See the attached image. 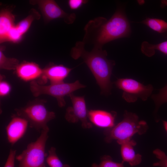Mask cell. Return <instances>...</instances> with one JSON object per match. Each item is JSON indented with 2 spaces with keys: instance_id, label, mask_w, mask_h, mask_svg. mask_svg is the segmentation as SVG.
<instances>
[{
  "instance_id": "7402d4cb",
  "label": "cell",
  "mask_w": 167,
  "mask_h": 167,
  "mask_svg": "<svg viewBox=\"0 0 167 167\" xmlns=\"http://www.w3.org/2000/svg\"><path fill=\"white\" fill-rule=\"evenodd\" d=\"M124 162L117 163L113 161L112 158L109 155H104L101 159V162L97 164L93 163L92 167H124Z\"/></svg>"
},
{
  "instance_id": "7c38bea8",
  "label": "cell",
  "mask_w": 167,
  "mask_h": 167,
  "mask_svg": "<svg viewBox=\"0 0 167 167\" xmlns=\"http://www.w3.org/2000/svg\"><path fill=\"white\" fill-rule=\"evenodd\" d=\"M73 68L67 67L63 65L50 64L42 69V76L50 81V84L64 82Z\"/></svg>"
},
{
  "instance_id": "5b68a950",
  "label": "cell",
  "mask_w": 167,
  "mask_h": 167,
  "mask_svg": "<svg viewBox=\"0 0 167 167\" xmlns=\"http://www.w3.org/2000/svg\"><path fill=\"white\" fill-rule=\"evenodd\" d=\"M49 131V128L42 130L35 141L28 144L21 153L16 156L18 167H46L45 160L48 154L45 148Z\"/></svg>"
},
{
  "instance_id": "5bb4252c",
  "label": "cell",
  "mask_w": 167,
  "mask_h": 167,
  "mask_svg": "<svg viewBox=\"0 0 167 167\" xmlns=\"http://www.w3.org/2000/svg\"><path fill=\"white\" fill-rule=\"evenodd\" d=\"M136 144L135 140L130 139L123 142L121 145V154L122 161L127 162L131 166L139 164L142 161V156L136 154L134 147Z\"/></svg>"
},
{
  "instance_id": "44dd1931",
  "label": "cell",
  "mask_w": 167,
  "mask_h": 167,
  "mask_svg": "<svg viewBox=\"0 0 167 167\" xmlns=\"http://www.w3.org/2000/svg\"><path fill=\"white\" fill-rule=\"evenodd\" d=\"M152 98L155 104V112L163 104L167 102V85L160 90L159 92L153 95Z\"/></svg>"
},
{
  "instance_id": "484cf974",
  "label": "cell",
  "mask_w": 167,
  "mask_h": 167,
  "mask_svg": "<svg viewBox=\"0 0 167 167\" xmlns=\"http://www.w3.org/2000/svg\"><path fill=\"white\" fill-rule=\"evenodd\" d=\"M11 89V86L9 83L6 81L2 80V79H1L0 82L1 96H4L7 95L9 93Z\"/></svg>"
},
{
  "instance_id": "9c48e42d",
  "label": "cell",
  "mask_w": 167,
  "mask_h": 167,
  "mask_svg": "<svg viewBox=\"0 0 167 167\" xmlns=\"http://www.w3.org/2000/svg\"><path fill=\"white\" fill-rule=\"evenodd\" d=\"M32 5H37L45 19L49 21L54 19H62L66 24H71L75 20V13H68L62 10L56 2L53 0H30Z\"/></svg>"
},
{
  "instance_id": "8992f818",
  "label": "cell",
  "mask_w": 167,
  "mask_h": 167,
  "mask_svg": "<svg viewBox=\"0 0 167 167\" xmlns=\"http://www.w3.org/2000/svg\"><path fill=\"white\" fill-rule=\"evenodd\" d=\"M85 85L80 83L79 80L72 83L64 82L45 85L39 84L35 80L30 83V90L33 96L37 97L42 95H47L55 97L60 107H64L66 102L64 97L68 96L79 89L84 88Z\"/></svg>"
},
{
  "instance_id": "e0dca14e",
  "label": "cell",
  "mask_w": 167,
  "mask_h": 167,
  "mask_svg": "<svg viewBox=\"0 0 167 167\" xmlns=\"http://www.w3.org/2000/svg\"><path fill=\"white\" fill-rule=\"evenodd\" d=\"M141 50L143 54L149 57L153 56L156 50L167 55V41L156 44H150L144 41L141 44Z\"/></svg>"
},
{
  "instance_id": "4316f807",
  "label": "cell",
  "mask_w": 167,
  "mask_h": 167,
  "mask_svg": "<svg viewBox=\"0 0 167 167\" xmlns=\"http://www.w3.org/2000/svg\"><path fill=\"white\" fill-rule=\"evenodd\" d=\"M88 2V1L86 0H69L68 1V4L71 9L75 10L78 9Z\"/></svg>"
},
{
  "instance_id": "2e32d148",
  "label": "cell",
  "mask_w": 167,
  "mask_h": 167,
  "mask_svg": "<svg viewBox=\"0 0 167 167\" xmlns=\"http://www.w3.org/2000/svg\"><path fill=\"white\" fill-rule=\"evenodd\" d=\"M41 15L34 9H32L29 12L28 15L19 22L15 27L19 33L23 36L28 31L32 22L35 20L39 19Z\"/></svg>"
},
{
  "instance_id": "d4e9b609",
  "label": "cell",
  "mask_w": 167,
  "mask_h": 167,
  "mask_svg": "<svg viewBox=\"0 0 167 167\" xmlns=\"http://www.w3.org/2000/svg\"><path fill=\"white\" fill-rule=\"evenodd\" d=\"M16 151L11 149L4 167H14Z\"/></svg>"
},
{
  "instance_id": "7a4b0ae2",
  "label": "cell",
  "mask_w": 167,
  "mask_h": 167,
  "mask_svg": "<svg viewBox=\"0 0 167 167\" xmlns=\"http://www.w3.org/2000/svg\"><path fill=\"white\" fill-rule=\"evenodd\" d=\"M85 46L82 41H77L71 50V56L75 60L80 58L83 59L94 75L101 94L108 95L112 88L110 77L115 62L107 58L105 50L93 48L88 51L85 49Z\"/></svg>"
},
{
  "instance_id": "d6986e66",
  "label": "cell",
  "mask_w": 167,
  "mask_h": 167,
  "mask_svg": "<svg viewBox=\"0 0 167 167\" xmlns=\"http://www.w3.org/2000/svg\"><path fill=\"white\" fill-rule=\"evenodd\" d=\"M2 48L0 49V68L8 70H15L19 64V61L15 58H8L2 52Z\"/></svg>"
},
{
  "instance_id": "603a6c76",
  "label": "cell",
  "mask_w": 167,
  "mask_h": 167,
  "mask_svg": "<svg viewBox=\"0 0 167 167\" xmlns=\"http://www.w3.org/2000/svg\"><path fill=\"white\" fill-rule=\"evenodd\" d=\"M153 153L159 160V161L153 164V166L167 167V155L164 152L156 148L153 151Z\"/></svg>"
},
{
  "instance_id": "83f0119b",
  "label": "cell",
  "mask_w": 167,
  "mask_h": 167,
  "mask_svg": "<svg viewBox=\"0 0 167 167\" xmlns=\"http://www.w3.org/2000/svg\"><path fill=\"white\" fill-rule=\"evenodd\" d=\"M162 122L164 129L167 133V121L163 120Z\"/></svg>"
},
{
  "instance_id": "8fae6325",
  "label": "cell",
  "mask_w": 167,
  "mask_h": 167,
  "mask_svg": "<svg viewBox=\"0 0 167 167\" xmlns=\"http://www.w3.org/2000/svg\"><path fill=\"white\" fill-rule=\"evenodd\" d=\"M116 112H109L100 110H90L88 111V118L92 123L100 127L111 128L115 126Z\"/></svg>"
},
{
  "instance_id": "3957f363",
  "label": "cell",
  "mask_w": 167,
  "mask_h": 167,
  "mask_svg": "<svg viewBox=\"0 0 167 167\" xmlns=\"http://www.w3.org/2000/svg\"><path fill=\"white\" fill-rule=\"evenodd\" d=\"M148 129L147 122L139 119L135 113L126 110L123 120L113 127L105 128L103 132L105 141L110 143L113 140L120 145L123 142L131 139L135 134L142 135Z\"/></svg>"
},
{
  "instance_id": "ac0fdd59",
  "label": "cell",
  "mask_w": 167,
  "mask_h": 167,
  "mask_svg": "<svg viewBox=\"0 0 167 167\" xmlns=\"http://www.w3.org/2000/svg\"><path fill=\"white\" fill-rule=\"evenodd\" d=\"M153 30L167 37V22L159 19L148 18L140 22Z\"/></svg>"
},
{
  "instance_id": "ba28073f",
  "label": "cell",
  "mask_w": 167,
  "mask_h": 167,
  "mask_svg": "<svg viewBox=\"0 0 167 167\" xmlns=\"http://www.w3.org/2000/svg\"><path fill=\"white\" fill-rule=\"evenodd\" d=\"M68 96L71 99L72 106L67 108L65 115L66 120L71 123H75L79 121L84 129L92 127V124L88 120V113L84 96H77L73 93Z\"/></svg>"
},
{
  "instance_id": "9a60e30c",
  "label": "cell",
  "mask_w": 167,
  "mask_h": 167,
  "mask_svg": "<svg viewBox=\"0 0 167 167\" xmlns=\"http://www.w3.org/2000/svg\"><path fill=\"white\" fill-rule=\"evenodd\" d=\"M15 17L12 11L8 8L2 9L0 12V43L7 41L10 30L15 25Z\"/></svg>"
},
{
  "instance_id": "6da1fadb",
  "label": "cell",
  "mask_w": 167,
  "mask_h": 167,
  "mask_svg": "<svg viewBox=\"0 0 167 167\" xmlns=\"http://www.w3.org/2000/svg\"><path fill=\"white\" fill-rule=\"evenodd\" d=\"M82 41L93 48L102 49L105 44L112 41L129 36V23L122 9H117L108 20L99 16L89 21L85 26Z\"/></svg>"
},
{
  "instance_id": "ffe728a7",
  "label": "cell",
  "mask_w": 167,
  "mask_h": 167,
  "mask_svg": "<svg viewBox=\"0 0 167 167\" xmlns=\"http://www.w3.org/2000/svg\"><path fill=\"white\" fill-rule=\"evenodd\" d=\"M46 161L50 167H71L68 164H63L57 155L56 149L54 147H52L49 150Z\"/></svg>"
},
{
  "instance_id": "f1b7e54d",
  "label": "cell",
  "mask_w": 167,
  "mask_h": 167,
  "mask_svg": "<svg viewBox=\"0 0 167 167\" xmlns=\"http://www.w3.org/2000/svg\"><path fill=\"white\" fill-rule=\"evenodd\" d=\"M144 0L138 1V3L140 5L143 4L144 3Z\"/></svg>"
},
{
  "instance_id": "cb8c5ba5",
  "label": "cell",
  "mask_w": 167,
  "mask_h": 167,
  "mask_svg": "<svg viewBox=\"0 0 167 167\" xmlns=\"http://www.w3.org/2000/svg\"><path fill=\"white\" fill-rule=\"evenodd\" d=\"M23 36L17 30L15 25L9 32L7 37V41L17 43L20 41Z\"/></svg>"
},
{
  "instance_id": "4fadbf2b",
  "label": "cell",
  "mask_w": 167,
  "mask_h": 167,
  "mask_svg": "<svg viewBox=\"0 0 167 167\" xmlns=\"http://www.w3.org/2000/svg\"><path fill=\"white\" fill-rule=\"evenodd\" d=\"M18 76L24 81L34 80L42 76L43 72L38 65L32 62L23 61L19 63L15 69Z\"/></svg>"
},
{
  "instance_id": "52a82bcc",
  "label": "cell",
  "mask_w": 167,
  "mask_h": 167,
  "mask_svg": "<svg viewBox=\"0 0 167 167\" xmlns=\"http://www.w3.org/2000/svg\"><path fill=\"white\" fill-rule=\"evenodd\" d=\"M114 83L117 88L123 91L122 97L129 103L134 102L139 98L146 101L153 89L151 84L145 85L131 78L118 79Z\"/></svg>"
},
{
  "instance_id": "277c9868",
  "label": "cell",
  "mask_w": 167,
  "mask_h": 167,
  "mask_svg": "<svg viewBox=\"0 0 167 167\" xmlns=\"http://www.w3.org/2000/svg\"><path fill=\"white\" fill-rule=\"evenodd\" d=\"M44 100L36 99L15 110L17 115L27 120L31 127L41 132L42 130L49 128L48 123L55 117L54 112L47 109Z\"/></svg>"
},
{
  "instance_id": "30bf717a",
  "label": "cell",
  "mask_w": 167,
  "mask_h": 167,
  "mask_svg": "<svg viewBox=\"0 0 167 167\" xmlns=\"http://www.w3.org/2000/svg\"><path fill=\"white\" fill-rule=\"evenodd\" d=\"M28 124L25 119L16 114L12 115L6 128L9 142L12 145L20 139L25 134Z\"/></svg>"
}]
</instances>
